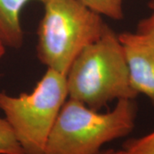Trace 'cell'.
Returning a JSON list of instances; mask_svg holds the SVG:
<instances>
[{
  "label": "cell",
  "instance_id": "cell-1",
  "mask_svg": "<svg viewBox=\"0 0 154 154\" xmlns=\"http://www.w3.org/2000/svg\"><path fill=\"white\" fill-rule=\"evenodd\" d=\"M68 96L100 110L112 101L135 99L118 34L110 27L81 51L66 74Z\"/></svg>",
  "mask_w": 154,
  "mask_h": 154
},
{
  "label": "cell",
  "instance_id": "cell-2",
  "mask_svg": "<svg viewBox=\"0 0 154 154\" xmlns=\"http://www.w3.org/2000/svg\"><path fill=\"white\" fill-rule=\"evenodd\" d=\"M134 99H119L102 113L68 98L50 133L44 154H98L105 144L126 137L135 127Z\"/></svg>",
  "mask_w": 154,
  "mask_h": 154
},
{
  "label": "cell",
  "instance_id": "cell-3",
  "mask_svg": "<svg viewBox=\"0 0 154 154\" xmlns=\"http://www.w3.org/2000/svg\"><path fill=\"white\" fill-rule=\"evenodd\" d=\"M37 28L39 62L66 75L85 47L98 40L109 26L103 17L80 0H45Z\"/></svg>",
  "mask_w": 154,
  "mask_h": 154
},
{
  "label": "cell",
  "instance_id": "cell-4",
  "mask_svg": "<svg viewBox=\"0 0 154 154\" xmlns=\"http://www.w3.org/2000/svg\"><path fill=\"white\" fill-rule=\"evenodd\" d=\"M69 98L66 75L46 69L30 93L12 96L0 92V110L25 154H44L63 104Z\"/></svg>",
  "mask_w": 154,
  "mask_h": 154
},
{
  "label": "cell",
  "instance_id": "cell-5",
  "mask_svg": "<svg viewBox=\"0 0 154 154\" xmlns=\"http://www.w3.org/2000/svg\"><path fill=\"white\" fill-rule=\"evenodd\" d=\"M135 94H143L154 104V41L137 32L118 34Z\"/></svg>",
  "mask_w": 154,
  "mask_h": 154
},
{
  "label": "cell",
  "instance_id": "cell-6",
  "mask_svg": "<svg viewBox=\"0 0 154 154\" xmlns=\"http://www.w3.org/2000/svg\"><path fill=\"white\" fill-rule=\"evenodd\" d=\"M45 0H0V35L6 46L19 49L24 43L21 12L27 4Z\"/></svg>",
  "mask_w": 154,
  "mask_h": 154
},
{
  "label": "cell",
  "instance_id": "cell-7",
  "mask_svg": "<svg viewBox=\"0 0 154 154\" xmlns=\"http://www.w3.org/2000/svg\"><path fill=\"white\" fill-rule=\"evenodd\" d=\"M85 5L102 17L119 21L124 17V0H80Z\"/></svg>",
  "mask_w": 154,
  "mask_h": 154
},
{
  "label": "cell",
  "instance_id": "cell-8",
  "mask_svg": "<svg viewBox=\"0 0 154 154\" xmlns=\"http://www.w3.org/2000/svg\"><path fill=\"white\" fill-rule=\"evenodd\" d=\"M0 154H25L5 117H0Z\"/></svg>",
  "mask_w": 154,
  "mask_h": 154
},
{
  "label": "cell",
  "instance_id": "cell-9",
  "mask_svg": "<svg viewBox=\"0 0 154 154\" xmlns=\"http://www.w3.org/2000/svg\"><path fill=\"white\" fill-rule=\"evenodd\" d=\"M122 149L128 154H154V131L128 140L123 143Z\"/></svg>",
  "mask_w": 154,
  "mask_h": 154
},
{
  "label": "cell",
  "instance_id": "cell-10",
  "mask_svg": "<svg viewBox=\"0 0 154 154\" xmlns=\"http://www.w3.org/2000/svg\"><path fill=\"white\" fill-rule=\"evenodd\" d=\"M148 7L151 10L150 15L138 22L135 32L147 36L154 41V0L149 2Z\"/></svg>",
  "mask_w": 154,
  "mask_h": 154
},
{
  "label": "cell",
  "instance_id": "cell-11",
  "mask_svg": "<svg viewBox=\"0 0 154 154\" xmlns=\"http://www.w3.org/2000/svg\"><path fill=\"white\" fill-rule=\"evenodd\" d=\"M98 154H128L124 149H105L101 150Z\"/></svg>",
  "mask_w": 154,
  "mask_h": 154
},
{
  "label": "cell",
  "instance_id": "cell-12",
  "mask_svg": "<svg viewBox=\"0 0 154 154\" xmlns=\"http://www.w3.org/2000/svg\"><path fill=\"white\" fill-rule=\"evenodd\" d=\"M5 44L3 40V38L0 35V59L5 54Z\"/></svg>",
  "mask_w": 154,
  "mask_h": 154
}]
</instances>
